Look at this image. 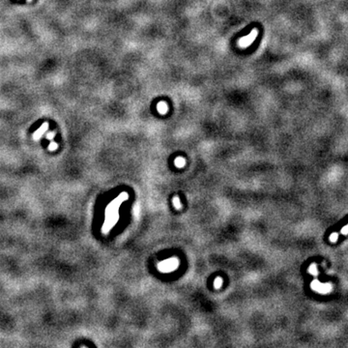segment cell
I'll return each mask as SVG.
<instances>
[{
	"label": "cell",
	"mask_w": 348,
	"mask_h": 348,
	"mask_svg": "<svg viewBox=\"0 0 348 348\" xmlns=\"http://www.w3.org/2000/svg\"><path fill=\"white\" fill-rule=\"evenodd\" d=\"M257 35H258V30H257L256 28H254V29L251 32V34L248 35V36H245V37H243V38H241V39L238 41L239 47H240L241 49H246V48H248V47L249 46V44H252V43L256 39Z\"/></svg>",
	"instance_id": "obj_1"
},
{
	"label": "cell",
	"mask_w": 348,
	"mask_h": 348,
	"mask_svg": "<svg viewBox=\"0 0 348 348\" xmlns=\"http://www.w3.org/2000/svg\"><path fill=\"white\" fill-rule=\"evenodd\" d=\"M312 288L315 289L316 291H318L320 293L327 294V293H329L330 291L332 290V285L330 284V283L322 284V283H320L317 281H314L313 282H312Z\"/></svg>",
	"instance_id": "obj_2"
},
{
	"label": "cell",
	"mask_w": 348,
	"mask_h": 348,
	"mask_svg": "<svg viewBox=\"0 0 348 348\" xmlns=\"http://www.w3.org/2000/svg\"><path fill=\"white\" fill-rule=\"evenodd\" d=\"M157 109H158V111L162 114H165L168 110V106L166 104V103L165 102H160L157 105Z\"/></svg>",
	"instance_id": "obj_3"
},
{
	"label": "cell",
	"mask_w": 348,
	"mask_h": 348,
	"mask_svg": "<svg viewBox=\"0 0 348 348\" xmlns=\"http://www.w3.org/2000/svg\"><path fill=\"white\" fill-rule=\"evenodd\" d=\"M337 239H338V234L336 233V232L330 235V241H331L332 243H336V241H337Z\"/></svg>",
	"instance_id": "obj_4"
},
{
	"label": "cell",
	"mask_w": 348,
	"mask_h": 348,
	"mask_svg": "<svg viewBox=\"0 0 348 348\" xmlns=\"http://www.w3.org/2000/svg\"><path fill=\"white\" fill-rule=\"evenodd\" d=\"M309 273H311L312 275H317V274H318V272H317V269H316V266H315V264H312V265H311V267H310V268L309 269Z\"/></svg>",
	"instance_id": "obj_5"
},
{
	"label": "cell",
	"mask_w": 348,
	"mask_h": 348,
	"mask_svg": "<svg viewBox=\"0 0 348 348\" xmlns=\"http://www.w3.org/2000/svg\"><path fill=\"white\" fill-rule=\"evenodd\" d=\"M341 234L342 235H348V225H346V226H344L342 229H341Z\"/></svg>",
	"instance_id": "obj_6"
},
{
	"label": "cell",
	"mask_w": 348,
	"mask_h": 348,
	"mask_svg": "<svg viewBox=\"0 0 348 348\" xmlns=\"http://www.w3.org/2000/svg\"><path fill=\"white\" fill-rule=\"evenodd\" d=\"M57 148V144L56 143H51L50 145H49V150H55Z\"/></svg>",
	"instance_id": "obj_7"
}]
</instances>
